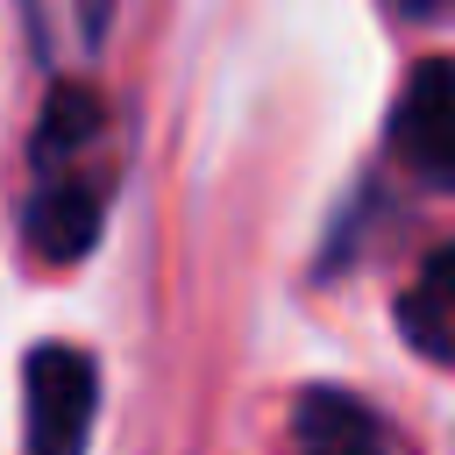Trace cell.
<instances>
[{"label":"cell","instance_id":"277c9868","mask_svg":"<svg viewBox=\"0 0 455 455\" xmlns=\"http://www.w3.org/2000/svg\"><path fill=\"white\" fill-rule=\"evenodd\" d=\"M21 28H28V50L71 78L100 57L107 28H114V0H21Z\"/></svg>","mask_w":455,"mask_h":455},{"label":"cell","instance_id":"8992f818","mask_svg":"<svg viewBox=\"0 0 455 455\" xmlns=\"http://www.w3.org/2000/svg\"><path fill=\"white\" fill-rule=\"evenodd\" d=\"M398 334L427 363H455V249H434L398 291Z\"/></svg>","mask_w":455,"mask_h":455},{"label":"cell","instance_id":"7a4b0ae2","mask_svg":"<svg viewBox=\"0 0 455 455\" xmlns=\"http://www.w3.org/2000/svg\"><path fill=\"white\" fill-rule=\"evenodd\" d=\"M391 156L434 185V192H455V64L448 57H427L398 107H391Z\"/></svg>","mask_w":455,"mask_h":455},{"label":"cell","instance_id":"5b68a950","mask_svg":"<svg viewBox=\"0 0 455 455\" xmlns=\"http://www.w3.org/2000/svg\"><path fill=\"white\" fill-rule=\"evenodd\" d=\"M291 441L313 455H370V448H398V434L348 391H306L291 412Z\"/></svg>","mask_w":455,"mask_h":455},{"label":"cell","instance_id":"3957f363","mask_svg":"<svg viewBox=\"0 0 455 455\" xmlns=\"http://www.w3.org/2000/svg\"><path fill=\"white\" fill-rule=\"evenodd\" d=\"M21 391H28V448L36 455H64L92 434V405H100L92 355H78L64 341H43L21 370Z\"/></svg>","mask_w":455,"mask_h":455},{"label":"cell","instance_id":"52a82bcc","mask_svg":"<svg viewBox=\"0 0 455 455\" xmlns=\"http://www.w3.org/2000/svg\"><path fill=\"white\" fill-rule=\"evenodd\" d=\"M391 14H405V21H455V0H391Z\"/></svg>","mask_w":455,"mask_h":455},{"label":"cell","instance_id":"6da1fadb","mask_svg":"<svg viewBox=\"0 0 455 455\" xmlns=\"http://www.w3.org/2000/svg\"><path fill=\"white\" fill-rule=\"evenodd\" d=\"M114 121L107 100L71 71L43 100V121L28 135V199H21V235L43 263H78L100 242L107 199H114Z\"/></svg>","mask_w":455,"mask_h":455}]
</instances>
